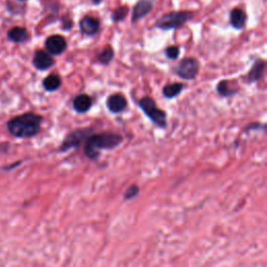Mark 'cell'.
Segmentation results:
<instances>
[{"instance_id": "cell-14", "label": "cell", "mask_w": 267, "mask_h": 267, "mask_svg": "<svg viewBox=\"0 0 267 267\" xmlns=\"http://www.w3.org/2000/svg\"><path fill=\"white\" fill-rule=\"evenodd\" d=\"M247 16L241 9H233L230 14V22L235 30H242L245 27Z\"/></svg>"}, {"instance_id": "cell-13", "label": "cell", "mask_w": 267, "mask_h": 267, "mask_svg": "<svg viewBox=\"0 0 267 267\" xmlns=\"http://www.w3.org/2000/svg\"><path fill=\"white\" fill-rule=\"evenodd\" d=\"M92 98L87 95V94H79L77 95L73 102H72V107L75 112L79 114L87 113V112L90 111L92 107Z\"/></svg>"}, {"instance_id": "cell-4", "label": "cell", "mask_w": 267, "mask_h": 267, "mask_svg": "<svg viewBox=\"0 0 267 267\" xmlns=\"http://www.w3.org/2000/svg\"><path fill=\"white\" fill-rule=\"evenodd\" d=\"M139 107L143 111V113L151 120V122L160 129H166L167 126V115L165 111L157 107L153 98L144 96L139 101Z\"/></svg>"}, {"instance_id": "cell-7", "label": "cell", "mask_w": 267, "mask_h": 267, "mask_svg": "<svg viewBox=\"0 0 267 267\" xmlns=\"http://www.w3.org/2000/svg\"><path fill=\"white\" fill-rule=\"evenodd\" d=\"M45 47L51 55H60L67 49V41L61 35H52L46 39Z\"/></svg>"}, {"instance_id": "cell-16", "label": "cell", "mask_w": 267, "mask_h": 267, "mask_svg": "<svg viewBox=\"0 0 267 267\" xmlns=\"http://www.w3.org/2000/svg\"><path fill=\"white\" fill-rule=\"evenodd\" d=\"M216 91L222 97H232L238 93V88H235L232 85L231 80L223 79L217 83Z\"/></svg>"}, {"instance_id": "cell-10", "label": "cell", "mask_w": 267, "mask_h": 267, "mask_svg": "<svg viewBox=\"0 0 267 267\" xmlns=\"http://www.w3.org/2000/svg\"><path fill=\"white\" fill-rule=\"evenodd\" d=\"M101 27V22L97 18L92 16H85L79 21V30L81 34L86 36H94L98 33Z\"/></svg>"}, {"instance_id": "cell-24", "label": "cell", "mask_w": 267, "mask_h": 267, "mask_svg": "<svg viewBox=\"0 0 267 267\" xmlns=\"http://www.w3.org/2000/svg\"><path fill=\"white\" fill-rule=\"evenodd\" d=\"M92 3H93L95 6H97V5H101V4L103 3V0H92Z\"/></svg>"}, {"instance_id": "cell-2", "label": "cell", "mask_w": 267, "mask_h": 267, "mask_svg": "<svg viewBox=\"0 0 267 267\" xmlns=\"http://www.w3.org/2000/svg\"><path fill=\"white\" fill-rule=\"evenodd\" d=\"M123 142V137L116 133H102L91 135L87 139L85 154L90 160H96L101 150H111L118 147Z\"/></svg>"}, {"instance_id": "cell-8", "label": "cell", "mask_w": 267, "mask_h": 267, "mask_svg": "<svg viewBox=\"0 0 267 267\" xmlns=\"http://www.w3.org/2000/svg\"><path fill=\"white\" fill-rule=\"evenodd\" d=\"M54 60L52 55L45 50H37L34 54L33 64L36 69L40 71H45V70L50 69L54 65Z\"/></svg>"}, {"instance_id": "cell-18", "label": "cell", "mask_w": 267, "mask_h": 267, "mask_svg": "<svg viewBox=\"0 0 267 267\" xmlns=\"http://www.w3.org/2000/svg\"><path fill=\"white\" fill-rule=\"evenodd\" d=\"M62 86V78L59 74H49L43 80V87L48 92H54L61 88Z\"/></svg>"}, {"instance_id": "cell-6", "label": "cell", "mask_w": 267, "mask_h": 267, "mask_svg": "<svg viewBox=\"0 0 267 267\" xmlns=\"http://www.w3.org/2000/svg\"><path fill=\"white\" fill-rule=\"evenodd\" d=\"M175 74L184 80H193L200 72V62L198 59L187 57L183 59L174 68Z\"/></svg>"}, {"instance_id": "cell-11", "label": "cell", "mask_w": 267, "mask_h": 267, "mask_svg": "<svg viewBox=\"0 0 267 267\" xmlns=\"http://www.w3.org/2000/svg\"><path fill=\"white\" fill-rule=\"evenodd\" d=\"M153 3L151 0H139L136 4L132 14V23H136L140 19L144 18L152 11Z\"/></svg>"}, {"instance_id": "cell-17", "label": "cell", "mask_w": 267, "mask_h": 267, "mask_svg": "<svg viewBox=\"0 0 267 267\" xmlns=\"http://www.w3.org/2000/svg\"><path fill=\"white\" fill-rule=\"evenodd\" d=\"M183 89H184V85L182 82H171L164 86L162 93L167 100H172L182 93Z\"/></svg>"}, {"instance_id": "cell-19", "label": "cell", "mask_w": 267, "mask_h": 267, "mask_svg": "<svg viewBox=\"0 0 267 267\" xmlns=\"http://www.w3.org/2000/svg\"><path fill=\"white\" fill-rule=\"evenodd\" d=\"M114 57H115V51L113 47L111 45H107L103 49V51L97 55V61L104 66H108L109 64H111L112 61H113Z\"/></svg>"}, {"instance_id": "cell-20", "label": "cell", "mask_w": 267, "mask_h": 267, "mask_svg": "<svg viewBox=\"0 0 267 267\" xmlns=\"http://www.w3.org/2000/svg\"><path fill=\"white\" fill-rule=\"evenodd\" d=\"M128 13H129V8L125 6H121L112 13V20L114 22H121L126 16H128Z\"/></svg>"}, {"instance_id": "cell-9", "label": "cell", "mask_w": 267, "mask_h": 267, "mask_svg": "<svg viewBox=\"0 0 267 267\" xmlns=\"http://www.w3.org/2000/svg\"><path fill=\"white\" fill-rule=\"evenodd\" d=\"M126 107H128V101L121 94H112L108 97L107 100V108L111 113L118 114L123 112Z\"/></svg>"}, {"instance_id": "cell-1", "label": "cell", "mask_w": 267, "mask_h": 267, "mask_svg": "<svg viewBox=\"0 0 267 267\" xmlns=\"http://www.w3.org/2000/svg\"><path fill=\"white\" fill-rule=\"evenodd\" d=\"M43 117L33 112L18 115L9 120L7 128L9 133L16 138H33L41 131Z\"/></svg>"}, {"instance_id": "cell-25", "label": "cell", "mask_w": 267, "mask_h": 267, "mask_svg": "<svg viewBox=\"0 0 267 267\" xmlns=\"http://www.w3.org/2000/svg\"><path fill=\"white\" fill-rule=\"evenodd\" d=\"M21 2H24V0H21Z\"/></svg>"}, {"instance_id": "cell-3", "label": "cell", "mask_w": 267, "mask_h": 267, "mask_svg": "<svg viewBox=\"0 0 267 267\" xmlns=\"http://www.w3.org/2000/svg\"><path fill=\"white\" fill-rule=\"evenodd\" d=\"M194 15L192 12L188 11H177V12H170L165 14L162 17H160L156 22V27L162 31H169V30H176L179 27L183 26L191 19H193Z\"/></svg>"}, {"instance_id": "cell-23", "label": "cell", "mask_w": 267, "mask_h": 267, "mask_svg": "<svg viewBox=\"0 0 267 267\" xmlns=\"http://www.w3.org/2000/svg\"><path fill=\"white\" fill-rule=\"evenodd\" d=\"M261 128L265 129V125L264 124H260V123H250L246 126L245 131H251V130H260Z\"/></svg>"}, {"instance_id": "cell-5", "label": "cell", "mask_w": 267, "mask_h": 267, "mask_svg": "<svg viewBox=\"0 0 267 267\" xmlns=\"http://www.w3.org/2000/svg\"><path fill=\"white\" fill-rule=\"evenodd\" d=\"M94 128L89 126V128L77 129L71 133H69L59 148L61 152L68 151L72 148H77L83 141H87V139L92 135Z\"/></svg>"}, {"instance_id": "cell-22", "label": "cell", "mask_w": 267, "mask_h": 267, "mask_svg": "<svg viewBox=\"0 0 267 267\" xmlns=\"http://www.w3.org/2000/svg\"><path fill=\"white\" fill-rule=\"evenodd\" d=\"M180 53H181V49L179 46H175V45L168 46L165 49V55L167 57V59H169V60H176L180 57Z\"/></svg>"}, {"instance_id": "cell-12", "label": "cell", "mask_w": 267, "mask_h": 267, "mask_svg": "<svg viewBox=\"0 0 267 267\" xmlns=\"http://www.w3.org/2000/svg\"><path fill=\"white\" fill-rule=\"evenodd\" d=\"M265 67H266V62L264 60H262V59L256 60V62L254 63V65L251 66L250 70H249L247 75H246L247 81L249 83L259 81L264 75Z\"/></svg>"}, {"instance_id": "cell-21", "label": "cell", "mask_w": 267, "mask_h": 267, "mask_svg": "<svg viewBox=\"0 0 267 267\" xmlns=\"http://www.w3.org/2000/svg\"><path fill=\"white\" fill-rule=\"evenodd\" d=\"M140 193V188L138 185L134 184L132 186H130L128 189H126L124 195H123V200L124 201H131L139 195Z\"/></svg>"}, {"instance_id": "cell-15", "label": "cell", "mask_w": 267, "mask_h": 267, "mask_svg": "<svg viewBox=\"0 0 267 267\" xmlns=\"http://www.w3.org/2000/svg\"><path fill=\"white\" fill-rule=\"evenodd\" d=\"M8 38L10 41L14 42V43H24V42L29 41L30 33L25 27L15 26L9 31Z\"/></svg>"}]
</instances>
